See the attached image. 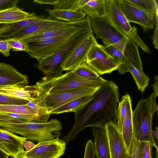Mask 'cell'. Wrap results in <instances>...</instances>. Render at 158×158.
<instances>
[{"mask_svg": "<svg viewBox=\"0 0 158 158\" xmlns=\"http://www.w3.org/2000/svg\"><path fill=\"white\" fill-rule=\"evenodd\" d=\"M120 94L112 81L102 85L92 99L75 114L73 125L62 139L66 143L73 140L78 134L88 127H102L109 121L116 122Z\"/></svg>", "mask_w": 158, "mask_h": 158, "instance_id": "cell-1", "label": "cell"}, {"mask_svg": "<svg viewBox=\"0 0 158 158\" xmlns=\"http://www.w3.org/2000/svg\"><path fill=\"white\" fill-rule=\"evenodd\" d=\"M91 24L96 40L101 39L104 46H114L122 52L126 59L132 64L139 69H143L139 46L136 43L118 31L106 17L91 18Z\"/></svg>", "mask_w": 158, "mask_h": 158, "instance_id": "cell-2", "label": "cell"}, {"mask_svg": "<svg viewBox=\"0 0 158 158\" xmlns=\"http://www.w3.org/2000/svg\"><path fill=\"white\" fill-rule=\"evenodd\" d=\"M108 81H99L82 79L72 71L57 75L46 76L36 84L39 89V97L50 94L78 89L99 88Z\"/></svg>", "mask_w": 158, "mask_h": 158, "instance_id": "cell-3", "label": "cell"}, {"mask_svg": "<svg viewBox=\"0 0 158 158\" xmlns=\"http://www.w3.org/2000/svg\"><path fill=\"white\" fill-rule=\"evenodd\" d=\"M156 98L152 93L139 101L132 111V122L134 138L139 142L150 141L158 150L152 136L153 116L158 110Z\"/></svg>", "mask_w": 158, "mask_h": 158, "instance_id": "cell-4", "label": "cell"}, {"mask_svg": "<svg viewBox=\"0 0 158 158\" xmlns=\"http://www.w3.org/2000/svg\"><path fill=\"white\" fill-rule=\"evenodd\" d=\"M62 129L60 121L54 118L45 123H21L18 125V131L26 139L39 142L60 138Z\"/></svg>", "mask_w": 158, "mask_h": 158, "instance_id": "cell-5", "label": "cell"}, {"mask_svg": "<svg viewBox=\"0 0 158 158\" xmlns=\"http://www.w3.org/2000/svg\"><path fill=\"white\" fill-rule=\"evenodd\" d=\"M106 17L111 25L124 36L134 41L145 52L150 51L138 35L137 28L132 27L121 9L119 0H106Z\"/></svg>", "mask_w": 158, "mask_h": 158, "instance_id": "cell-6", "label": "cell"}, {"mask_svg": "<svg viewBox=\"0 0 158 158\" xmlns=\"http://www.w3.org/2000/svg\"><path fill=\"white\" fill-rule=\"evenodd\" d=\"M89 35L83 30L75 34L57 52L50 57L38 62V69L47 76L57 75L63 71L61 64L74 49Z\"/></svg>", "mask_w": 158, "mask_h": 158, "instance_id": "cell-7", "label": "cell"}, {"mask_svg": "<svg viewBox=\"0 0 158 158\" xmlns=\"http://www.w3.org/2000/svg\"><path fill=\"white\" fill-rule=\"evenodd\" d=\"M75 34L45 38L28 43L27 53L38 62L41 61L55 54Z\"/></svg>", "mask_w": 158, "mask_h": 158, "instance_id": "cell-8", "label": "cell"}, {"mask_svg": "<svg viewBox=\"0 0 158 158\" xmlns=\"http://www.w3.org/2000/svg\"><path fill=\"white\" fill-rule=\"evenodd\" d=\"M78 89L40 95L37 101L46 108L48 113L55 109L77 98L94 94L99 88Z\"/></svg>", "mask_w": 158, "mask_h": 158, "instance_id": "cell-9", "label": "cell"}, {"mask_svg": "<svg viewBox=\"0 0 158 158\" xmlns=\"http://www.w3.org/2000/svg\"><path fill=\"white\" fill-rule=\"evenodd\" d=\"M85 62L99 75L110 74L114 70H118L119 67L118 63L97 42L89 51Z\"/></svg>", "mask_w": 158, "mask_h": 158, "instance_id": "cell-10", "label": "cell"}, {"mask_svg": "<svg viewBox=\"0 0 158 158\" xmlns=\"http://www.w3.org/2000/svg\"><path fill=\"white\" fill-rule=\"evenodd\" d=\"M66 145L59 138L38 142L31 150L20 154L18 158H60L65 152Z\"/></svg>", "mask_w": 158, "mask_h": 158, "instance_id": "cell-11", "label": "cell"}, {"mask_svg": "<svg viewBox=\"0 0 158 158\" xmlns=\"http://www.w3.org/2000/svg\"><path fill=\"white\" fill-rule=\"evenodd\" d=\"M122 11L129 23L138 24L144 32L152 30L156 22L155 14L145 11L127 2L119 0Z\"/></svg>", "mask_w": 158, "mask_h": 158, "instance_id": "cell-12", "label": "cell"}, {"mask_svg": "<svg viewBox=\"0 0 158 158\" xmlns=\"http://www.w3.org/2000/svg\"><path fill=\"white\" fill-rule=\"evenodd\" d=\"M97 42L94 35H89L73 50L61 64L63 71H72L85 62L87 54Z\"/></svg>", "mask_w": 158, "mask_h": 158, "instance_id": "cell-13", "label": "cell"}, {"mask_svg": "<svg viewBox=\"0 0 158 158\" xmlns=\"http://www.w3.org/2000/svg\"><path fill=\"white\" fill-rule=\"evenodd\" d=\"M109 146L111 158H127L128 153L117 123L108 122L104 124Z\"/></svg>", "mask_w": 158, "mask_h": 158, "instance_id": "cell-14", "label": "cell"}, {"mask_svg": "<svg viewBox=\"0 0 158 158\" xmlns=\"http://www.w3.org/2000/svg\"><path fill=\"white\" fill-rule=\"evenodd\" d=\"M26 139L0 128V150L12 158H18L23 152V141Z\"/></svg>", "mask_w": 158, "mask_h": 158, "instance_id": "cell-15", "label": "cell"}, {"mask_svg": "<svg viewBox=\"0 0 158 158\" xmlns=\"http://www.w3.org/2000/svg\"><path fill=\"white\" fill-rule=\"evenodd\" d=\"M79 21L69 22L54 18L50 16L49 18L44 20L21 29L5 39H20L49 28L65 25H73L77 26Z\"/></svg>", "mask_w": 158, "mask_h": 158, "instance_id": "cell-16", "label": "cell"}, {"mask_svg": "<svg viewBox=\"0 0 158 158\" xmlns=\"http://www.w3.org/2000/svg\"><path fill=\"white\" fill-rule=\"evenodd\" d=\"M0 94L29 101H38L39 89L35 84L32 85H18L0 87Z\"/></svg>", "mask_w": 158, "mask_h": 158, "instance_id": "cell-17", "label": "cell"}, {"mask_svg": "<svg viewBox=\"0 0 158 158\" xmlns=\"http://www.w3.org/2000/svg\"><path fill=\"white\" fill-rule=\"evenodd\" d=\"M83 30L75 25H65L49 28L20 39L27 44L42 39L76 34Z\"/></svg>", "mask_w": 158, "mask_h": 158, "instance_id": "cell-18", "label": "cell"}, {"mask_svg": "<svg viewBox=\"0 0 158 158\" xmlns=\"http://www.w3.org/2000/svg\"><path fill=\"white\" fill-rule=\"evenodd\" d=\"M28 83L27 75L20 73L10 64L0 63V87L27 85Z\"/></svg>", "mask_w": 158, "mask_h": 158, "instance_id": "cell-19", "label": "cell"}, {"mask_svg": "<svg viewBox=\"0 0 158 158\" xmlns=\"http://www.w3.org/2000/svg\"><path fill=\"white\" fill-rule=\"evenodd\" d=\"M50 16L37 15L33 12L25 19L14 23L0 24V39H5L21 29L43 21Z\"/></svg>", "mask_w": 158, "mask_h": 158, "instance_id": "cell-20", "label": "cell"}, {"mask_svg": "<svg viewBox=\"0 0 158 158\" xmlns=\"http://www.w3.org/2000/svg\"><path fill=\"white\" fill-rule=\"evenodd\" d=\"M95 155L97 158H111L108 139L104 125L92 127Z\"/></svg>", "mask_w": 158, "mask_h": 158, "instance_id": "cell-21", "label": "cell"}, {"mask_svg": "<svg viewBox=\"0 0 158 158\" xmlns=\"http://www.w3.org/2000/svg\"><path fill=\"white\" fill-rule=\"evenodd\" d=\"M126 114L121 133L122 137L128 152L134 138L132 122V110L131 99L127 94Z\"/></svg>", "mask_w": 158, "mask_h": 158, "instance_id": "cell-22", "label": "cell"}, {"mask_svg": "<svg viewBox=\"0 0 158 158\" xmlns=\"http://www.w3.org/2000/svg\"><path fill=\"white\" fill-rule=\"evenodd\" d=\"M50 16L53 18L69 22H75L85 18L86 14L82 10L73 11L71 10H57L47 9Z\"/></svg>", "mask_w": 158, "mask_h": 158, "instance_id": "cell-23", "label": "cell"}, {"mask_svg": "<svg viewBox=\"0 0 158 158\" xmlns=\"http://www.w3.org/2000/svg\"><path fill=\"white\" fill-rule=\"evenodd\" d=\"M94 94L85 95L72 100L55 109L51 111L50 114H59L72 112L75 113L82 109L92 99Z\"/></svg>", "mask_w": 158, "mask_h": 158, "instance_id": "cell-24", "label": "cell"}, {"mask_svg": "<svg viewBox=\"0 0 158 158\" xmlns=\"http://www.w3.org/2000/svg\"><path fill=\"white\" fill-rule=\"evenodd\" d=\"M106 0H89L82 10L92 19L105 17L106 16Z\"/></svg>", "mask_w": 158, "mask_h": 158, "instance_id": "cell-25", "label": "cell"}, {"mask_svg": "<svg viewBox=\"0 0 158 158\" xmlns=\"http://www.w3.org/2000/svg\"><path fill=\"white\" fill-rule=\"evenodd\" d=\"M30 13L16 6L0 11V24L17 22L27 18Z\"/></svg>", "mask_w": 158, "mask_h": 158, "instance_id": "cell-26", "label": "cell"}, {"mask_svg": "<svg viewBox=\"0 0 158 158\" xmlns=\"http://www.w3.org/2000/svg\"><path fill=\"white\" fill-rule=\"evenodd\" d=\"M123 65L127 71L130 72L132 76L138 89L142 93L144 92L149 84L148 77L144 73L143 70L136 67L126 59Z\"/></svg>", "mask_w": 158, "mask_h": 158, "instance_id": "cell-27", "label": "cell"}, {"mask_svg": "<svg viewBox=\"0 0 158 158\" xmlns=\"http://www.w3.org/2000/svg\"><path fill=\"white\" fill-rule=\"evenodd\" d=\"M26 122H45L42 118L37 116L0 112V123H18Z\"/></svg>", "mask_w": 158, "mask_h": 158, "instance_id": "cell-28", "label": "cell"}, {"mask_svg": "<svg viewBox=\"0 0 158 158\" xmlns=\"http://www.w3.org/2000/svg\"><path fill=\"white\" fill-rule=\"evenodd\" d=\"M77 77L84 79L99 81H104V79L92 68L83 62L75 69L72 71Z\"/></svg>", "mask_w": 158, "mask_h": 158, "instance_id": "cell-29", "label": "cell"}, {"mask_svg": "<svg viewBox=\"0 0 158 158\" xmlns=\"http://www.w3.org/2000/svg\"><path fill=\"white\" fill-rule=\"evenodd\" d=\"M0 112L37 116L42 118L45 122H48L40 116L37 112L31 109L27 104L0 105Z\"/></svg>", "mask_w": 158, "mask_h": 158, "instance_id": "cell-30", "label": "cell"}, {"mask_svg": "<svg viewBox=\"0 0 158 158\" xmlns=\"http://www.w3.org/2000/svg\"><path fill=\"white\" fill-rule=\"evenodd\" d=\"M102 47L105 51L118 63L119 65L118 72L122 75L127 72L123 65L126 59L123 53L111 45L102 46Z\"/></svg>", "mask_w": 158, "mask_h": 158, "instance_id": "cell-31", "label": "cell"}, {"mask_svg": "<svg viewBox=\"0 0 158 158\" xmlns=\"http://www.w3.org/2000/svg\"><path fill=\"white\" fill-rule=\"evenodd\" d=\"M131 4L148 12L155 14L158 10L156 0H127Z\"/></svg>", "mask_w": 158, "mask_h": 158, "instance_id": "cell-32", "label": "cell"}, {"mask_svg": "<svg viewBox=\"0 0 158 158\" xmlns=\"http://www.w3.org/2000/svg\"><path fill=\"white\" fill-rule=\"evenodd\" d=\"M127 94L122 96L121 100L118 104L116 114L117 123L118 129L121 134L126 114V103Z\"/></svg>", "mask_w": 158, "mask_h": 158, "instance_id": "cell-33", "label": "cell"}, {"mask_svg": "<svg viewBox=\"0 0 158 158\" xmlns=\"http://www.w3.org/2000/svg\"><path fill=\"white\" fill-rule=\"evenodd\" d=\"M29 101L0 94V105H24Z\"/></svg>", "mask_w": 158, "mask_h": 158, "instance_id": "cell-34", "label": "cell"}, {"mask_svg": "<svg viewBox=\"0 0 158 158\" xmlns=\"http://www.w3.org/2000/svg\"><path fill=\"white\" fill-rule=\"evenodd\" d=\"M11 49L15 51H25L27 53L29 51L28 45L25 42L19 39L10 38L6 39Z\"/></svg>", "mask_w": 158, "mask_h": 158, "instance_id": "cell-35", "label": "cell"}, {"mask_svg": "<svg viewBox=\"0 0 158 158\" xmlns=\"http://www.w3.org/2000/svg\"><path fill=\"white\" fill-rule=\"evenodd\" d=\"M150 141L139 142V153L140 158H152V148Z\"/></svg>", "mask_w": 158, "mask_h": 158, "instance_id": "cell-36", "label": "cell"}, {"mask_svg": "<svg viewBox=\"0 0 158 158\" xmlns=\"http://www.w3.org/2000/svg\"><path fill=\"white\" fill-rule=\"evenodd\" d=\"M76 0H57L53 9L57 10H71Z\"/></svg>", "mask_w": 158, "mask_h": 158, "instance_id": "cell-37", "label": "cell"}, {"mask_svg": "<svg viewBox=\"0 0 158 158\" xmlns=\"http://www.w3.org/2000/svg\"><path fill=\"white\" fill-rule=\"evenodd\" d=\"M127 153V158H140L139 153V142L134 138Z\"/></svg>", "mask_w": 158, "mask_h": 158, "instance_id": "cell-38", "label": "cell"}, {"mask_svg": "<svg viewBox=\"0 0 158 158\" xmlns=\"http://www.w3.org/2000/svg\"><path fill=\"white\" fill-rule=\"evenodd\" d=\"M95 156L94 143L90 139L87 142L84 158H94Z\"/></svg>", "mask_w": 158, "mask_h": 158, "instance_id": "cell-39", "label": "cell"}, {"mask_svg": "<svg viewBox=\"0 0 158 158\" xmlns=\"http://www.w3.org/2000/svg\"><path fill=\"white\" fill-rule=\"evenodd\" d=\"M19 0H0V11L17 6Z\"/></svg>", "mask_w": 158, "mask_h": 158, "instance_id": "cell-40", "label": "cell"}, {"mask_svg": "<svg viewBox=\"0 0 158 158\" xmlns=\"http://www.w3.org/2000/svg\"><path fill=\"white\" fill-rule=\"evenodd\" d=\"M11 48L6 39H0V52L6 57L10 55Z\"/></svg>", "mask_w": 158, "mask_h": 158, "instance_id": "cell-41", "label": "cell"}, {"mask_svg": "<svg viewBox=\"0 0 158 158\" xmlns=\"http://www.w3.org/2000/svg\"><path fill=\"white\" fill-rule=\"evenodd\" d=\"M156 22L155 27L153 35L151 37L153 44L155 48L158 49V10H157L155 14Z\"/></svg>", "mask_w": 158, "mask_h": 158, "instance_id": "cell-42", "label": "cell"}, {"mask_svg": "<svg viewBox=\"0 0 158 158\" xmlns=\"http://www.w3.org/2000/svg\"><path fill=\"white\" fill-rule=\"evenodd\" d=\"M57 0H35L33 2L40 4H49L54 5Z\"/></svg>", "mask_w": 158, "mask_h": 158, "instance_id": "cell-43", "label": "cell"}, {"mask_svg": "<svg viewBox=\"0 0 158 158\" xmlns=\"http://www.w3.org/2000/svg\"><path fill=\"white\" fill-rule=\"evenodd\" d=\"M23 145L24 148L26 149V151H28L31 150L35 146V144L30 141H27L26 139L23 141Z\"/></svg>", "mask_w": 158, "mask_h": 158, "instance_id": "cell-44", "label": "cell"}, {"mask_svg": "<svg viewBox=\"0 0 158 158\" xmlns=\"http://www.w3.org/2000/svg\"><path fill=\"white\" fill-rule=\"evenodd\" d=\"M154 82L152 85L153 88V93L154 94L156 97L158 96V76H156L155 77Z\"/></svg>", "mask_w": 158, "mask_h": 158, "instance_id": "cell-45", "label": "cell"}, {"mask_svg": "<svg viewBox=\"0 0 158 158\" xmlns=\"http://www.w3.org/2000/svg\"><path fill=\"white\" fill-rule=\"evenodd\" d=\"M152 136L153 140L156 146L158 147V127H156L154 131L152 132Z\"/></svg>", "mask_w": 158, "mask_h": 158, "instance_id": "cell-46", "label": "cell"}, {"mask_svg": "<svg viewBox=\"0 0 158 158\" xmlns=\"http://www.w3.org/2000/svg\"><path fill=\"white\" fill-rule=\"evenodd\" d=\"M9 156L0 150V158H8Z\"/></svg>", "mask_w": 158, "mask_h": 158, "instance_id": "cell-47", "label": "cell"}]
</instances>
